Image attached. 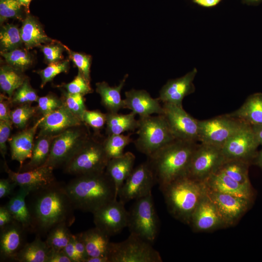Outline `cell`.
I'll return each mask as SVG.
<instances>
[{
	"mask_svg": "<svg viewBox=\"0 0 262 262\" xmlns=\"http://www.w3.org/2000/svg\"><path fill=\"white\" fill-rule=\"evenodd\" d=\"M66 185L56 180L28 195L26 201L31 215V232L41 237L59 224L70 227L74 223L75 209Z\"/></svg>",
	"mask_w": 262,
	"mask_h": 262,
	"instance_id": "obj_1",
	"label": "cell"
},
{
	"mask_svg": "<svg viewBox=\"0 0 262 262\" xmlns=\"http://www.w3.org/2000/svg\"><path fill=\"white\" fill-rule=\"evenodd\" d=\"M66 187L75 210L92 213L117 197L115 184L105 170L76 176Z\"/></svg>",
	"mask_w": 262,
	"mask_h": 262,
	"instance_id": "obj_2",
	"label": "cell"
},
{
	"mask_svg": "<svg viewBox=\"0 0 262 262\" xmlns=\"http://www.w3.org/2000/svg\"><path fill=\"white\" fill-rule=\"evenodd\" d=\"M196 142L175 139L147 157V162L161 188L186 175Z\"/></svg>",
	"mask_w": 262,
	"mask_h": 262,
	"instance_id": "obj_3",
	"label": "cell"
},
{
	"mask_svg": "<svg viewBox=\"0 0 262 262\" xmlns=\"http://www.w3.org/2000/svg\"><path fill=\"white\" fill-rule=\"evenodd\" d=\"M160 189L169 213L177 220L188 225L193 213L206 192L204 182L185 176Z\"/></svg>",
	"mask_w": 262,
	"mask_h": 262,
	"instance_id": "obj_4",
	"label": "cell"
},
{
	"mask_svg": "<svg viewBox=\"0 0 262 262\" xmlns=\"http://www.w3.org/2000/svg\"><path fill=\"white\" fill-rule=\"evenodd\" d=\"M138 120V137L133 143L147 157L176 139L163 114L139 117Z\"/></svg>",
	"mask_w": 262,
	"mask_h": 262,
	"instance_id": "obj_5",
	"label": "cell"
},
{
	"mask_svg": "<svg viewBox=\"0 0 262 262\" xmlns=\"http://www.w3.org/2000/svg\"><path fill=\"white\" fill-rule=\"evenodd\" d=\"M103 141L91 135L63 166L65 173L78 176L104 171L110 159Z\"/></svg>",
	"mask_w": 262,
	"mask_h": 262,
	"instance_id": "obj_6",
	"label": "cell"
},
{
	"mask_svg": "<svg viewBox=\"0 0 262 262\" xmlns=\"http://www.w3.org/2000/svg\"><path fill=\"white\" fill-rule=\"evenodd\" d=\"M128 213L130 233L153 243L158 233L159 222L152 194L136 199Z\"/></svg>",
	"mask_w": 262,
	"mask_h": 262,
	"instance_id": "obj_7",
	"label": "cell"
},
{
	"mask_svg": "<svg viewBox=\"0 0 262 262\" xmlns=\"http://www.w3.org/2000/svg\"><path fill=\"white\" fill-rule=\"evenodd\" d=\"M107 258L109 262H163L151 243L132 233L124 241L111 242Z\"/></svg>",
	"mask_w": 262,
	"mask_h": 262,
	"instance_id": "obj_8",
	"label": "cell"
},
{
	"mask_svg": "<svg viewBox=\"0 0 262 262\" xmlns=\"http://www.w3.org/2000/svg\"><path fill=\"white\" fill-rule=\"evenodd\" d=\"M90 135L84 123L57 134L52 142L49 158L43 166L54 169L64 166Z\"/></svg>",
	"mask_w": 262,
	"mask_h": 262,
	"instance_id": "obj_9",
	"label": "cell"
},
{
	"mask_svg": "<svg viewBox=\"0 0 262 262\" xmlns=\"http://www.w3.org/2000/svg\"><path fill=\"white\" fill-rule=\"evenodd\" d=\"M245 123L228 114L198 120V141L222 148Z\"/></svg>",
	"mask_w": 262,
	"mask_h": 262,
	"instance_id": "obj_10",
	"label": "cell"
},
{
	"mask_svg": "<svg viewBox=\"0 0 262 262\" xmlns=\"http://www.w3.org/2000/svg\"><path fill=\"white\" fill-rule=\"evenodd\" d=\"M225 161L221 147L200 143L193 153L185 176L204 182Z\"/></svg>",
	"mask_w": 262,
	"mask_h": 262,
	"instance_id": "obj_11",
	"label": "cell"
},
{
	"mask_svg": "<svg viewBox=\"0 0 262 262\" xmlns=\"http://www.w3.org/2000/svg\"><path fill=\"white\" fill-rule=\"evenodd\" d=\"M260 144L252 126L245 123L222 147L225 160H242L253 163Z\"/></svg>",
	"mask_w": 262,
	"mask_h": 262,
	"instance_id": "obj_12",
	"label": "cell"
},
{
	"mask_svg": "<svg viewBox=\"0 0 262 262\" xmlns=\"http://www.w3.org/2000/svg\"><path fill=\"white\" fill-rule=\"evenodd\" d=\"M164 115L176 139L198 141V120L188 114L182 106L169 103L163 104Z\"/></svg>",
	"mask_w": 262,
	"mask_h": 262,
	"instance_id": "obj_13",
	"label": "cell"
},
{
	"mask_svg": "<svg viewBox=\"0 0 262 262\" xmlns=\"http://www.w3.org/2000/svg\"><path fill=\"white\" fill-rule=\"evenodd\" d=\"M155 183L153 174L146 161L133 169L119 190L118 196L125 204L151 193Z\"/></svg>",
	"mask_w": 262,
	"mask_h": 262,
	"instance_id": "obj_14",
	"label": "cell"
},
{
	"mask_svg": "<svg viewBox=\"0 0 262 262\" xmlns=\"http://www.w3.org/2000/svg\"><path fill=\"white\" fill-rule=\"evenodd\" d=\"M95 227L110 237L120 232L127 227L128 211L125 203L117 199L104 205L93 213Z\"/></svg>",
	"mask_w": 262,
	"mask_h": 262,
	"instance_id": "obj_15",
	"label": "cell"
},
{
	"mask_svg": "<svg viewBox=\"0 0 262 262\" xmlns=\"http://www.w3.org/2000/svg\"><path fill=\"white\" fill-rule=\"evenodd\" d=\"M227 227L235 225L252 206L253 200L206 188Z\"/></svg>",
	"mask_w": 262,
	"mask_h": 262,
	"instance_id": "obj_16",
	"label": "cell"
},
{
	"mask_svg": "<svg viewBox=\"0 0 262 262\" xmlns=\"http://www.w3.org/2000/svg\"><path fill=\"white\" fill-rule=\"evenodd\" d=\"M189 225L195 232L210 231L227 227L206 192L193 213Z\"/></svg>",
	"mask_w": 262,
	"mask_h": 262,
	"instance_id": "obj_17",
	"label": "cell"
},
{
	"mask_svg": "<svg viewBox=\"0 0 262 262\" xmlns=\"http://www.w3.org/2000/svg\"><path fill=\"white\" fill-rule=\"evenodd\" d=\"M27 232L23 226L16 220L0 228L1 262L15 261L17 255L27 243Z\"/></svg>",
	"mask_w": 262,
	"mask_h": 262,
	"instance_id": "obj_18",
	"label": "cell"
},
{
	"mask_svg": "<svg viewBox=\"0 0 262 262\" xmlns=\"http://www.w3.org/2000/svg\"><path fill=\"white\" fill-rule=\"evenodd\" d=\"M8 178L17 186L28 189L30 192L41 188L55 181L54 169L47 166H42L23 172H14L8 167L5 161L3 165Z\"/></svg>",
	"mask_w": 262,
	"mask_h": 262,
	"instance_id": "obj_19",
	"label": "cell"
},
{
	"mask_svg": "<svg viewBox=\"0 0 262 262\" xmlns=\"http://www.w3.org/2000/svg\"><path fill=\"white\" fill-rule=\"evenodd\" d=\"M83 123L63 104L62 107L43 116L36 136L56 135L69 128L82 125Z\"/></svg>",
	"mask_w": 262,
	"mask_h": 262,
	"instance_id": "obj_20",
	"label": "cell"
},
{
	"mask_svg": "<svg viewBox=\"0 0 262 262\" xmlns=\"http://www.w3.org/2000/svg\"><path fill=\"white\" fill-rule=\"evenodd\" d=\"M196 73L195 68L182 77L168 80L159 92V100L182 106L183 98L195 91L193 82Z\"/></svg>",
	"mask_w": 262,
	"mask_h": 262,
	"instance_id": "obj_21",
	"label": "cell"
},
{
	"mask_svg": "<svg viewBox=\"0 0 262 262\" xmlns=\"http://www.w3.org/2000/svg\"><path fill=\"white\" fill-rule=\"evenodd\" d=\"M124 108L130 109L140 117L153 114L163 115V105L158 98H154L144 90L132 89L125 92Z\"/></svg>",
	"mask_w": 262,
	"mask_h": 262,
	"instance_id": "obj_22",
	"label": "cell"
},
{
	"mask_svg": "<svg viewBox=\"0 0 262 262\" xmlns=\"http://www.w3.org/2000/svg\"><path fill=\"white\" fill-rule=\"evenodd\" d=\"M43 118V116H41L33 126L24 129L8 140L11 159L19 162V169L24 161L32 156L35 135Z\"/></svg>",
	"mask_w": 262,
	"mask_h": 262,
	"instance_id": "obj_23",
	"label": "cell"
},
{
	"mask_svg": "<svg viewBox=\"0 0 262 262\" xmlns=\"http://www.w3.org/2000/svg\"><path fill=\"white\" fill-rule=\"evenodd\" d=\"M210 190L232 195L253 200L254 193L251 185L242 184L218 170L204 182Z\"/></svg>",
	"mask_w": 262,
	"mask_h": 262,
	"instance_id": "obj_24",
	"label": "cell"
},
{
	"mask_svg": "<svg viewBox=\"0 0 262 262\" xmlns=\"http://www.w3.org/2000/svg\"><path fill=\"white\" fill-rule=\"evenodd\" d=\"M135 160V155L128 151L110 159L108 162L105 171L115 184L117 196L121 186L134 169Z\"/></svg>",
	"mask_w": 262,
	"mask_h": 262,
	"instance_id": "obj_25",
	"label": "cell"
},
{
	"mask_svg": "<svg viewBox=\"0 0 262 262\" xmlns=\"http://www.w3.org/2000/svg\"><path fill=\"white\" fill-rule=\"evenodd\" d=\"M228 115L251 126L262 125V93L249 96L240 107Z\"/></svg>",
	"mask_w": 262,
	"mask_h": 262,
	"instance_id": "obj_26",
	"label": "cell"
},
{
	"mask_svg": "<svg viewBox=\"0 0 262 262\" xmlns=\"http://www.w3.org/2000/svg\"><path fill=\"white\" fill-rule=\"evenodd\" d=\"M81 235L85 245L88 257L107 258L111 243L109 235L96 227L81 232Z\"/></svg>",
	"mask_w": 262,
	"mask_h": 262,
	"instance_id": "obj_27",
	"label": "cell"
},
{
	"mask_svg": "<svg viewBox=\"0 0 262 262\" xmlns=\"http://www.w3.org/2000/svg\"><path fill=\"white\" fill-rule=\"evenodd\" d=\"M128 77V74H126L117 86H110L105 82L96 83V92L100 95L101 104L108 112L118 113L121 109L124 108L121 92Z\"/></svg>",
	"mask_w": 262,
	"mask_h": 262,
	"instance_id": "obj_28",
	"label": "cell"
},
{
	"mask_svg": "<svg viewBox=\"0 0 262 262\" xmlns=\"http://www.w3.org/2000/svg\"><path fill=\"white\" fill-rule=\"evenodd\" d=\"M30 192L28 189L19 187L5 206L14 219L19 222L28 232H31V220L26 198Z\"/></svg>",
	"mask_w": 262,
	"mask_h": 262,
	"instance_id": "obj_29",
	"label": "cell"
},
{
	"mask_svg": "<svg viewBox=\"0 0 262 262\" xmlns=\"http://www.w3.org/2000/svg\"><path fill=\"white\" fill-rule=\"evenodd\" d=\"M20 33L22 43L28 49L53 41L46 35L38 21L30 16L23 21Z\"/></svg>",
	"mask_w": 262,
	"mask_h": 262,
	"instance_id": "obj_30",
	"label": "cell"
},
{
	"mask_svg": "<svg viewBox=\"0 0 262 262\" xmlns=\"http://www.w3.org/2000/svg\"><path fill=\"white\" fill-rule=\"evenodd\" d=\"M56 135L36 136L30 160L28 163L23 165L18 172L28 171L43 166L49 158L52 142Z\"/></svg>",
	"mask_w": 262,
	"mask_h": 262,
	"instance_id": "obj_31",
	"label": "cell"
},
{
	"mask_svg": "<svg viewBox=\"0 0 262 262\" xmlns=\"http://www.w3.org/2000/svg\"><path fill=\"white\" fill-rule=\"evenodd\" d=\"M136 114L131 112L128 114L108 112L106 113V132L107 135L121 134L126 131H134L139 125Z\"/></svg>",
	"mask_w": 262,
	"mask_h": 262,
	"instance_id": "obj_32",
	"label": "cell"
},
{
	"mask_svg": "<svg viewBox=\"0 0 262 262\" xmlns=\"http://www.w3.org/2000/svg\"><path fill=\"white\" fill-rule=\"evenodd\" d=\"M50 248L41 237L36 235L33 241L27 243L16 258L18 262H47Z\"/></svg>",
	"mask_w": 262,
	"mask_h": 262,
	"instance_id": "obj_33",
	"label": "cell"
},
{
	"mask_svg": "<svg viewBox=\"0 0 262 262\" xmlns=\"http://www.w3.org/2000/svg\"><path fill=\"white\" fill-rule=\"evenodd\" d=\"M251 164L242 160H225L219 170L238 182L251 185L248 176V169Z\"/></svg>",
	"mask_w": 262,
	"mask_h": 262,
	"instance_id": "obj_34",
	"label": "cell"
},
{
	"mask_svg": "<svg viewBox=\"0 0 262 262\" xmlns=\"http://www.w3.org/2000/svg\"><path fill=\"white\" fill-rule=\"evenodd\" d=\"M18 71L10 66H2L0 69V87L10 98L26 80Z\"/></svg>",
	"mask_w": 262,
	"mask_h": 262,
	"instance_id": "obj_35",
	"label": "cell"
},
{
	"mask_svg": "<svg viewBox=\"0 0 262 262\" xmlns=\"http://www.w3.org/2000/svg\"><path fill=\"white\" fill-rule=\"evenodd\" d=\"M68 227L65 223L59 224L48 232L45 242L50 249L56 251L63 250L72 235Z\"/></svg>",
	"mask_w": 262,
	"mask_h": 262,
	"instance_id": "obj_36",
	"label": "cell"
},
{
	"mask_svg": "<svg viewBox=\"0 0 262 262\" xmlns=\"http://www.w3.org/2000/svg\"><path fill=\"white\" fill-rule=\"evenodd\" d=\"M132 134L130 132L127 135H109L103 139L104 147L110 159L123 154L125 147L131 143L133 142L131 137Z\"/></svg>",
	"mask_w": 262,
	"mask_h": 262,
	"instance_id": "obj_37",
	"label": "cell"
},
{
	"mask_svg": "<svg viewBox=\"0 0 262 262\" xmlns=\"http://www.w3.org/2000/svg\"><path fill=\"white\" fill-rule=\"evenodd\" d=\"M22 43L20 29L12 24L3 26L0 32L1 52L17 49Z\"/></svg>",
	"mask_w": 262,
	"mask_h": 262,
	"instance_id": "obj_38",
	"label": "cell"
},
{
	"mask_svg": "<svg viewBox=\"0 0 262 262\" xmlns=\"http://www.w3.org/2000/svg\"><path fill=\"white\" fill-rule=\"evenodd\" d=\"M1 55L10 66L19 71L26 69L33 63L32 56L24 49L17 48L1 52Z\"/></svg>",
	"mask_w": 262,
	"mask_h": 262,
	"instance_id": "obj_39",
	"label": "cell"
},
{
	"mask_svg": "<svg viewBox=\"0 0 262 262\" xmlns=\"http://www.w3.org/2000/svg\"><path fill=\"white\" fill-rule=\"evenodd\" d=\"M37 111V108L32 106L31 104L18 105L11 111L10 116L13 124L18 129H24Z\"/></svg>",
	"mask_w": 262,
	"mask_h": 262,
	"instance_id": "obj_40",
	"label": "cell"
},
{
	"mask_svg": "<svg viewBox=\"0 0 262 262\" xmlns=\"http://www.w3.org/2000/svg\"><path fill=\"white\" fill-rule=\"evenodd\" d=\"M39 97L35 90L31 86L28 80H26L15 91L10 99L12 104L19 105L37 102Z\"/></svg>",
	"mask_w": 262,
	"mask_h": 262,
	"instance_id": "obj_41",
	"label": "cell"
},
{
	"mask_svg": "<svg viewBox=\"0 0 262 262\" xmlns=\"http://www.w3.org/2000/svg\"><path fill=\"white\" fill-rule=\"evenodd\" d=\"M83 96L80 94H70L64 91L61 98L64 105L82 121L83 115L87 110Z\"/></svg>",
	"mask_w": 262,
	"mask_h": 262,
	"instance_id": "obj_42",
	"label": "cell"
},
{
	"mask_svg": "<svg viewBox=\"0 0 262 262\" xmlns=\"http://www.w3.org/2000/svg\"><path fill=\"white\" fill-rule=\"evenodd\" d=\"M68 61L58 62L49 64L46 68L40 70L38 73L40 76L42 88L49 82H50L57 75L63 72H66L68 69Z\"/></svg>",
	"mask_w": 262,
	"mask_h": 262,
	"instance_id": "obj_43",
	"label": "cell"
},
{
	"mask_svg": "<svg viewBox=\"0 0 262 262\" xmlns=\"http://www.w3.org/2000/svg\"><path fill=\"white\" fill-rule=\"evenodd\" d=\"M82 121L98 133L106 125V114L98 110H86L83 115Z\"/></svg>",
	"mask_w": 262,
	"mask_h": 262,
	"instance_id": "obj_44",
	"label": "cell"
},
{
	"mask_svg": "<svg viewBox=\"0 0 262 262\" xmlns=\"http://www.w3.org/2000/svg\"><path fill=\"white\" fill-rule=\"evenodd\" d=\"M37 102V111L42 115V116L48 115L63 105V102L61 98L51 94L39 97Z\"/></svg>",
	"mask_w": 262,
	"mask_h": 262,
	"instance_id": "obj_45",
	"label": "cell"
},
{
	"mask_svg": "<svg viewBox=\"0 0 262 262\" xmlns=\"http://www.w3.org/2000/svg\"><path fill=\"white\" fill-rule=\"evenodd\" d=\"M64 86L66 91L70 94H80L84 96L93 91L90 82L86 80L80 71L73 81L65 84Z\"/></svg>",
	"mask_w": 262,
	"mask_h": 262,
	"instance_id": "obj_46",
	"label": "cell"
},
{
	"mask_svg": "<svg viewBox=\"0 0 262 262\" xmlns=\"http://www.w3.org/2000/svg\"><path fill=\"white\" fill-rule=\"evenodd\" d=\"M69 56L73 62L78 68L80 71L90 82V66L91 64V56L83 53L74 52L68 49Z\"/></svg>",
	"mask_w": 262,
	"mask_h": 262,
	"instance_id": "obj_47",
	"label": "cell"
},
{
	"mask_svg": "<svg viewBox=\"0 0 262 262\" xmlns=\"http://www.w3.org/2000/svg\"><path fill=\"white\" fill-rule=\"evenodd\" d=\"M20 4L18 0H0V21L3 22L10 18H18Z\"/></svg>",
	"mask_w": 262,
	"mask_h": 262,
	"instance_id": "obj_48",
	"label": "cell"
},
{
	"mask_svg": "<svg viewBox=\"0 0 262 262\" xmlns=\"http://www.w3.org/2000/svg\"><path fill=\"white\" fill-rule=\"evenodd\" d=\"M46 60L49 63L59 62L63 58V48L59 45H49L41 48Z\"/></svg>",
	"mask_w": 262,
	"mask_h": 262,
	"instance_id": "obj_49",
	"label": "cell"
},
{
	"mask_svg": "<svg viewBox=\"0 0 262 262\" xmlns=\"http://www.w3.org/2000/svg\"><path fill=\"white\" fill-rule=\"evenodd\" d=\"M13 123L0 120V151L5 160L7 152L6 142L10 135Z\"/></svg>",
	"mask_w": 262,
	"mask_h": 262,
	"instance_id": "obj_50",
	"label": "cell"
},
{
	"mask_svg": "<svg viewBox=\"0 0 262 262\" xmlns=\"http://www.w3.org/2000/svg\"><path fill=\"white\" fill-rule=\"evenodd\" d=\"M12 104L10 98L3 94L0 96V120L12 122L10 116V105Z\"/></svg>",
	"mask_w": 262,
	"mask_h": 262,
	"instance_id": "obj_51",
	"label": "cell"
},
{
	"mask_svg": "<svg viewBox=\"0 0 262 262\" xmlns=\"http://www.w3.org/2000/svg\"><path fill=\"white\" fill-rule=\"evenodd\" d=\"M72 238L77 253L81 259L82 262H85L86 259L88 258V255L81 233L72 234Z\"/></svg>",
	"mask_w": 262,
	"mask_h": 262,
	"instance_id": "obj_52",
	"label": "cell"
},
{
	"mask_svg": "<svg viewBox=\"0 0 262 262\" xmlns=\"http://www.w3.org/2000/svg\"><path fill=\"white\" fill-rule=\"evenodd\" d=\"M16 186H17V184L9 178L1 179L0 180V198H3L10 195Z\"/></svg>",
	"mask_w": 262,
	"mask_h": 262,
	"instance_id": "obj_53",
	"label": "cell"
},
{
	"mask_svg": "<svg viewBox=\"0 0 262 262\" xmlns=\"http://www.w3.org/2000/svg\"><path fill=\"white\" fill-rule=\"evenodd\" d=\"M47 262H72L63 250L50 249Z\"/></svg>",
	"mask_w": 262,
	"mask_h": 262,
	"instance_id": "obj_54",
	"label": "cell"
},
{
	"mask_svg": "<svg viewBox=\"0 0 262 262\" xmlns=\"http://www.w3.org/2000/svg\"><path fill=\"white\" fill-rule=\"evenodd\" d=\"M63 250L72 262H82L75 248L72 235L69 242Z\"/></svg>",
	"mask_w": 262,
	"mask_h": 262,
	"instance_id": "obj_55",
	"label": "cell"
},
{
	"mask_svg": "<svg viewBox=\"0 0 262 262\" xmlns=\"http://www.w3.org/2000/svg\"><path fill=\"white\" fill-rule=\"evenodd\" d=\"M15 220L11 213L4 206L0 207V228H1L6 225L11 223Z\"/></svg>",
	"mask_w": 262,
	"mask_h": 262,
	"instance_id": "obj_56",
	"label": "cell"
},
{
	"mask_svg": "<svg viewBox=\"0 0 262 262\" xmlns=\"http://www.w3.org/2000/svg\"><path fill=\"white\" fill-rule=\"evenodd\" d=\"M221 0H193L194 2L205 7H211L216 5Z\"/></svg>",
	"mask_w": 262,
	"mask_h": 262,
	"instance_id": "obj_57",
	"label": "cell"
},
{
	"mask_svg": "<svg viewBox=\"0 0 262 262\" xmlns=\"http://www.w3.org/2000/svg\"><path fill=\"white\" fill-rule=\"evenodd\" d=\"M251 126L260 145L262 146V125Z\"/></svg>",
	"mask_w": 262,
	"mask_h": 262,
	"instance_id": "obj_58",
	"label": "cell"
},
{
	"mask_svg": "<svg viewBox=\"0 0 262 262\" xmlns=\"http://www.w3.org/2000/svg\"><path fill=\"white\" fill-rule=\"evenodd\" d=\"M85 262H109L107 257H88Z\"/></svg>",
	"mask_w": 262,
	"mask_h": 262,
	"instance_id": "obj_59",
	"label": "cell"
},
{
	"mask_svg": "<svg viewBox=\"0 0 262 262\" xmlns=\"http://www.w3.org/2000/svg\"><path fill=\"white\" fill-rule=\"evenodd\" d=\"M253 163L262 169V147L260 151H258Z\"/></svg>",
	"mask_w": 262,
	"mask_h": 262,
	"instance_id": "obj_60",
	"label": "cell"
},
{
	"mask_svg": "<svg viewBox=\"0 0 262 262\" xmlns=\"http://www.w3.org/2000/svg\"><path fill=\"white\" fill-rule=\"evenodd\" d=\"M32 0H18L20 5H22L28 9L31 1Z\"/></svg>",
	"mask_w": 262,
	"mask_h": 262,
	"instance_id": "obj_61",
	"label": "cell"
},
{
	"mask_svg": "<svg viewBox=\"0 0 262 262\" xmlns=\"http://www.w3.org/2000/svg\"><path fill=\"white\" fill-rule=\"evenodd\" d=\"M247 0L251 1H258L260 0Z\"/></svg>",
	"mask_w": 262,
	"mask_h": 262,
	"instance_id": "obj_62",
	"label": "cell"
}]
</instances>
